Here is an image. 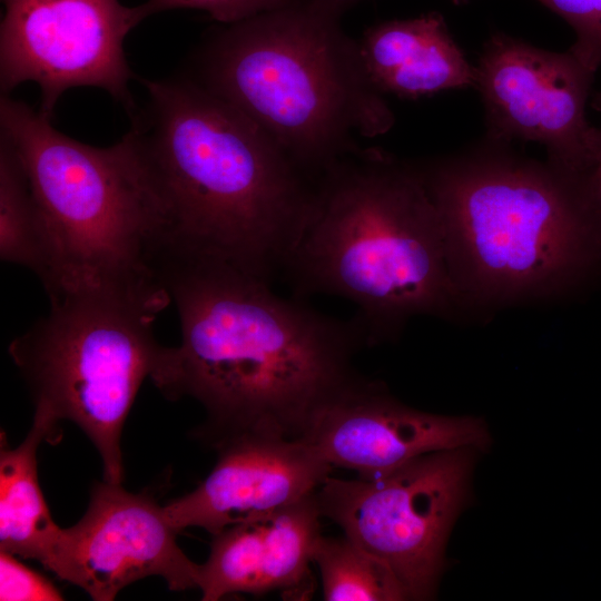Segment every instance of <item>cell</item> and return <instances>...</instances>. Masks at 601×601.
Masks as SVG:
<instances>
[{
	"label": "cell",
	"instance_id": "cell-1",
	"mask_svg": "<svg viewBox=\"0 0 601 601\" xmlns=\"http://www.w3.org/2000/svg\"><path fill=\"white\" fill-rule=\"evenodd\" d=\"M157 276L175 303L180 344L161 346L150 380L207 412L211 443L242 432L299 437L315 411L354 382L366 345L355 319L326 316L227 260L162 248Z\"/></svg>",
	"mask_w": 601,
	"mask_h": 601
},
{
	"label": "cell",
	"instance_id": "cell-2",
	"mask_svg": "<svg viewBox=\"0 0 601 601\" xmlns=\"http://www.w3.org/2000/svg\"><path fill=\"white\" fill-rule=\"evenodd\" d=\"M129 129L165 225L164 246L270 282L309 210L315 178L239 109L191 79L139 78Z\"/></svg>",
	"mask_w": 601,
	"mask_h": 601
},
{
	"label": "cell",
	"instance_id": "cell-3",
	"mask_svg": "<svg viewBox=\"0 0 601 601\" xmlns=\"http://www.w3.org/2000/svg\"><path fill=\"white\" fill-rule=\"evenodd\" d=\"M282 272L296 297L354 303L366 345L395 338L416 315L461 305L444 229L418 166L357 150L315 178L306 218Z\"/></svg>",
	"mask_w": 601,
	"mask_h": 601
},
{
	"label": "cell",
	"instance_id": "cell-4",
	"mask_svg": "<svg viewBox=\"0 0 601 601\" xmlns=\"http://www.w3.org/2000/svg\"><path fill=\"white\" fill-rule=\"evenodd\" d=\"M489 140L462 156L418 166L439 210L462 307L556 295L601 258L583 176Z\"/></svg>",
	"mask_w": 601,
	"mask_h": 601
},
{
	"label": "cell",
	"instance_id": "cell-5",
	"mask_svg": "<svg viewBox=\"0 0 601 601\" xmlns=\"http://www.w3.org/2000/svg\"><path fill=\"white\" fill-rule=\"evenodd\" d=\"M326 0H295L229 24L201 50L195 82L229 102L312 177L388 131L394 115L358 43Z\"/></svg>",
	"mask_w": 601,
	"mask_h": 601
},
{
	"label": "cell",
	"instance_id": "cell-6",
	"mask_svg": "<svg viewBox=\"0 0 601 601\" xmlns=\"http://www.w3.org/2000/svg\"><path fill=\"white\" fill-rule=\"evenodd\" d=\"M9 95L0 135L27 174L45 236L49 297L86 289H165L155 264L165 219L128 130L109 147L82 144Z\"/></svg>",
	"mask_w": 601,
	"mask_h": 601
},
{
	"label": "cell",
	"instance_id": "cell-7",
	"mask_svg": "<svg viewBox=\"0 0 601 601\" xmlns=\"http://www.w3.org/2000/svg\"><path fill=\"white\" fill-rule=\"evenodd\" d=\"M50 298L49 313L9 345L36 407L77 424L97 449L104 480L121 484V433L160 345L154 323L167 292L86 289Z\"/></svg>",
	"mask_w": 601,
	"mask_h": 601
},
{
	"label": "cell",
	"instance_id": "cell-8",
	"mask_svg": "<svg viewBox=\"0 0 601 601\" xmlns=\"http://www.w3.org/2000/svg\"><path fill=\"white\" fill-rule=\"evenodd\" d=\"M472 463L471 447H460L421 455L377 475H329L316 500L322 516L394 571L408 599L423 600L436 589Z\"/></svg>",
	"mask_w": 601,
	"mask_h": 601
},
{
	"label": "cell",
	"instance_id": "cell-9",
	"mask_svg": "<svg viewBox=\"0 0 601 601\" xmlns=\"http://www.w3.org/2000/svg\"><path fill=\"white\" fill-rule=\"evenodd\" d=\"M0 87L2 95L26 81L40 88L39 112L51 119L72 87L106 90L132 116V73L124 52L130 30L147 14L119 0H2Z\"/></svg>",
	"mask_w": 601,
	"mask_h": 601
},
{
	"label": "cell",
	"instance_id": "cell-10",
	"mask_svg": "<svg viewBox=\"0 0 601 601\" xmlns=\"http://www.w3.org/2000/svg\"><path fill=\"white\" fill-rule=\"evenodd\" d=\"M474 69L489 140L539 142L552 164L588 174L597 127L585 108L597 70L571 48L550 51L502 32L484 43Z\"/></svg>",
	"mask_w": 601,
	"mask_h": 601
},
{
	"label": "cell",
	"instance_id": "cell-11",
	"mask_svg": "<svg viewBox=\"0 0 601 601\" xmlns=\"http://www.w3.org/2000/svg\"><path fill=\"white\" fill-rule=\"evenodd\" d=\"M177 534L151 496L104 480L93 484L83 516L62 528L46 569L96 601H111L155 575L173 591L198 588L199 564L179 548Z\"/></svg>",
	"mask_w": 601,
	"mask_h": 601
},
{
	"label": "cell",
	"instance_id": "cell-12",
	"mask_svg": "<svg viewBox=\"0 0 601 601\" xmlns=\"http://www.w3.org/2000/svg\"><path fill=\"white\" fill-rule=\"evenodd\" d=\"M298 439L332 467L361 476L388 472L427 453L489 444L482 421L407 407L361 376L321 405Z\"/></svg>",
	"mask_w": 601,
	"mask_h": 601
},
{
	"label": "cell",
	"instance_id": "cell-13",
	"mask_svg": "<svg viewBox=\"0 0 601 601\" xmlns=\"http://www.w3.org/2000/svg\"><path fill=\"white\" fill-rule=\"evenodd\" d=\"M211 444L217 461L207 477L164 506L178 533L197 526L215 535L264 516L315 493L333 469L297 437L242 432Z\"/></svg>",
	"mask_w": 601,
	"mask_h": 601
},
{
	"label": "cell",
	"instance_id": "cell-14",
	"mask_svg": "<svg viewBox=\"0 0 601 601\" xmlns=\"http://www.w3.org/2000/svg\"><path fill=\"white\" fill-rule=\"evenodd\" d=\"M321 518L315 492L213 535L208 559L199 564L201 600L300 590L311 578Z\"/></svg>",
	"mask_w": 601,
	"mask_h": 601
},
{
	"label": "cell",
	"instance_id": "cell-15",
	"mask_svg": "<svg viewBox=\"0 0 601 601\" xmlns=\"http://www.w3.org/2000/svg\"><path fill=\"white\" fill-rule=\"evenodd\" d=\"M358 47L368 78L382 93L417 99L475 85L474 66L437 12L376 24Z\"/></svg>",
	"mask_w": 601,
	"mask_h": 601
},
{
	"label": "cell",
	"instance_id": "cell-16",
	"mask_svg": "<svg viewBox=\"0 0 601 601\" xmlns=\"http://www.w3.org/2000/svg\"><path fill=\"white\" fill-rule=\"evenodd\" d=\"M58 421L36 407L31 428L17 447L1 434L0 451V551L32 559L45 568L62 528L53 521L38 479L37 452L56 435Z\"/></svg>",
	"mask_w": 601,
	"mask_h": 601
},
{
	"label": "cell",
	"instance_id": "cell-17",
	"mask_svg": "<svg viewBox=\"0 0 601 601\" xmlns=\"http://www.w3.org/2000/svg\"><path fill=\"white\" fill-rule=\"evenodd\" d=\"M0 258L35 272L41 282L49 272L45 230L24 168L0 135Z\"/></svg>",
	"mask_w": 601,
	"mask_h": 601
},
{
	"label": "cell",
	"instance_id": "cell-18",
	"mask_svg": "<svg viewBox=\"0 0 601 601\" xmlns=\"http://www.w3.org/2000/svg\"><path fill=\"white\" fill-rule=\"evenodd\" d=\"M324 600L395 601L408 599L394 571L345 536L321 535L313 553Z\"/></svg>",
	"mask_w": 601,
	"mask_h": 601
},
{
	"label": "cell",
	"instance_id": "cell-19",
	"mask_svg": "<svg viewBox=\"0 0 601 601\" xmlns=\"http://www.w3.org/2000/svg\"><path fill=\"white\" fill-rule=\"evenodd\" d=\"M574 30L571 49L590 67L601 66V0H539Z\"/></svg>",
	"mask_w": 601,
	"mask_h": 601
},
{
	"label": "cell",
	"instance_id": "cell-20",
	"mask_svg": "<svg viewBox=\"0 0 601 601\" xmlns=\"http://www.w3.org/2000/svg\"><path fill=\"white\" fill-rule=\"evenodd\" d=\"M1 601H60L63 595L41 573L16 559L14 554L0 551Z\"/></svg>",
	"mask_w": 601,
	"mask_h": 601
},
{
	"label": "cell",
	"instance_id": "cell-21",
	"mask_svg": "<svg viewBox=\"0 0 601 601\" xmlns=\"http://www.w3.org/2000/svg\"><path fill=\"white\" fill-rule=\"evenodd\" d=\"M295 0H147V17L164 10L190 8L207 11L215 20L233 24L263 12L287 6Z\"/></svg>",
	"mask_w": 601,
	"mask_h": 601
},
{
	"label": "cell",
	"instance_id": "cell-22",
	"mask_svg": "<svg viewBox=\"0 0 601 601\" xmlns=\"http://www.w3.org/2000/svg\"><path fill=\"white\" fill-rule=\"evenodd\" d=\"M592 106L601 114V90L594 96ZM584 178L597 218L601 247V125L597 127L594 156Z\"/></svg>",
	"mask_w": 601,
	"mask_h": 601
},
{
	"label": "cell",
	"instance_id": "cell-23",
	"mask_svg": "<svg viewBox=\"0 0 601 601\" xmlns=\"http://www.w3.org/2000/svg\"><path fill=\"white\" fill-rule=\"evenodd\" d=\"M326 1L331 2L332 4H334L335 7L344 11L346 8H348L351 4H353L357 0H326ZM452 1L455 4H463V3L469 2L470 0H452Z\"/></svg>",
	"mask_w": 601,
	"mask_h": 601
}]
</instances>
